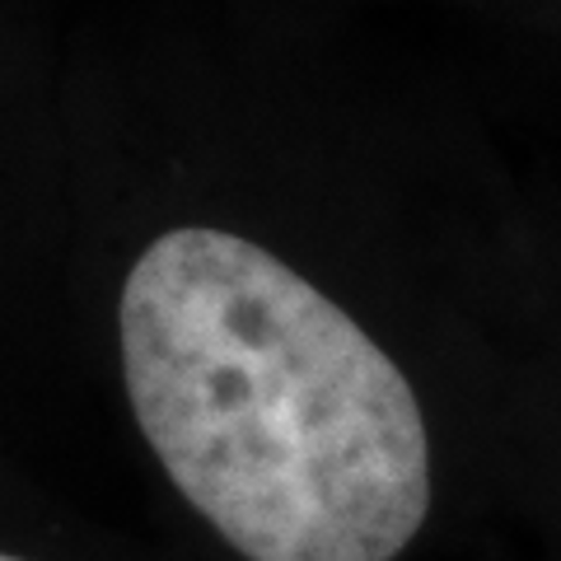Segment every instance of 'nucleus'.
<instances>
[{"label":"nucleus","instance_id":"1","mask_svg":"<svg viewBox=\"0 0 561 561\" xmlns=\"http://www.w3.org/2000/svg\"><path fill=\"white\" fill-rule=\"evenodd\" d=\"M127 398L187 505L249 561H393L431 511L408 375L267 249L187 225L122 286Z\"/></svg>","mask_w":561,"mask_h":561},{"label":"nucleus","instance_id":"2","mask_svg":"<svg viewBox=\"0 0 561 561\" xmlns=\"http://www.w3.org/2000/svg\"><path fill=\"white\" fill-rule=\"evenodd\" d=\"M0 561H24V557H10V552H0Z\"/></svg>","mask_w":561,"mask_h":561}]
</instances>
